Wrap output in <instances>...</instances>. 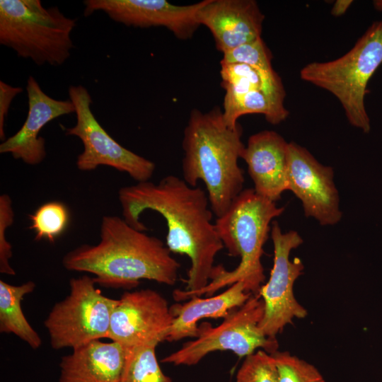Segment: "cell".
I'll return each instance as SVG.
<instances>
[{
	"instance_id": "cb8c5ba5",
	"label": "cell",
	"mask_w": 382,
	"mask_h": 382,
	"mask_svg": "<svg viewBox=\"0 0 382 382\" xmlns=\"http://www.w3.org/2000/svg\"><path fill=\"white\" fill-rule=\"evenodd\" d=\"M221 62L242 63L259 71L270 82L281 81L272 66V54L261 37L223 53Z\"/></svg>"
},
{
	"instance_id": "9c48e42d",
	"label": "cell",
	"mask_w": 382,
	"mask_h": 382,
	"mask_svg": "<svg viewBox=\"0 0 382 382\" xmlns=\"http://www.w3.org/2000/svg\"><path fill=\"white\" fill-rule=\"evenodd\" d=\"M69 97L75 108L76 122L66 129V134L78 137L83 144V151L76 159L78 169L90 171L107 166L127 173L137 183L149 180L156 168L154 163L110 137L91 110L92 98L88 89L82 85L70 86Z\"/></svg>"
},
{
	"instance_id": "603a6c76",
	"label": "cell",
	"mask_w": 382,
	"mask_h": 382,
	"mask_svg": "<svg viewBox=\"0 0 382 382\" xmlns=\"http://www.w3.org/2000/svg\"><path fill=\"white\" fill-rule=\"evenodd\" d=\"M69 218L68 208L64 203L51 201L40 206L29 216V228L34 231L35 241L46 239L53 243L66 229Z\"/></svg>"
},
{
	"instance_id": "9a60e30c",
	"label": "cell",
	"mask_w": 382,
	"mask_h": 382,
	"mask_svg": "<svg viewBox=\"0 0 382 382\" xmlns=\"http://www.w3.org/2000/svg\"><path fill=\"white\" fill-rule=\"evenodd\" d=\"M264 19L254 0H206L197 13L223 53L261 37Z\"/></svg>"
},
{
	"instance_id": "7402d4cb",
	"label": "cell",
	"mask_w": 382,
	"mask_h": 382,
	"mask_svg": "<svg viewBox=\"0 0 382 382\" xmlns=\"http://www.w3.org/2000/svg\"><path fill=\"white\" fill-rule=\"evenodd\" d=\"M157 345L150 344L126 349L120 382H173L159 365L156 354Z\"/></svg>"
},
{
	"instance_id": "7a4b0ae2",
	"label": "cell",
	"mask_w": 382,
	"mask_h": 382,
	"mask_svg": "<svg viewBox=\"0 0 382 382\" xmlns=\"http://www.w3.org/2000/svg\"><path fill=\"white\" fill-rule=\"evenodd\" d=\"M100 237L96 245L83 244L65 254L64 267L92 274L96 284L108 288H134L141 279L175 284L180 265L159 238L117 216L103 217Z\"/></svg>"
},
{
	"instance_id": "277c9868",
	"label": "cell",
	"mask_w": 382,
	"mask_h": 382,
	"mask_svg": "<svg viewBox=\"0 0 382 382\" xmlns=\"http://www.w3.org/2000/svg\"><path fill=\"white\" fill-rule=\"evenodd\" d=\"M284 210L276 202L257 194L253 188L243 190L214 222L228 255L240 257L238 265L231 271L222 265L214 266L205 287L190 293L175 289L173 292L174 299L180 301L203 294L210 296L238 282L244 283L247 292L257 294L265 278L261 257L271 230L270 223Z\"/></svg>"
},
{
	"instance_id": "2e32d148",
	"label": "cell",
	"mask_w": 382,
	"mask_h": 382,
	"mask_svg": "<svg viewBox=\"0 0 382 382\" xmlns=\"http://www.w3.org/2000/svg\"><path fill=\"white\" fill-rule=\"evenodd\" d=\"M288 148L279 134L264 130L249 137L241 156L255 192L274 202L288 190Z\"/></svg>"
},
{
	"instance_id": "5b68a950",
	"label": "cell",
	"mask_w": 382,
	"mask_h": 382,
	"mask_svg": "<svg viewBox=\"0 0 382 382\" xmlns=\"http://www.w3.org/2000/svg\"><path fill=\"white\" fill-rule=\"evenodd\" d=\"M382 64V21L374 22L342 57L313 62L300 71V78L332 94L340 103L351 125L365 134L371 122L365 107L370 79Z\"/></svg>"
},
{
	"instance_id": "52a82bcc",
	"label": "cell",
	"mask_w": 382,
	"mask_h": 382,
	"mask_svg": "<svg viewBox=\"0 0 382 382\" xmlns=\"http://www.w3.org/2000/svg\"><path fill=\"white\" fill-rule=\"evenodd\" d=\"M263 315L262 299L258 294H252L220 325L213 327L209 323L201 324L196 339L185 342L161 361L174 366H194L216 351H231L240 357H246L257 349L272 354L278 350L279 343L277 339L267 337L260 329L259 324Z\"/></svg>"
},
{
	"instance_id": "4316f807",
	"label": "cell",
	"mask_w": 382,
	"mask_h": 382,
	"mask_svg": "<svg viewBox=\"0 0 382 382\" xmlns=\"http://www.w3.org/2000/svg\"><path fill=\"white\" fill-rule=\"evenodd\" d=\"M13 221L11 199L9 195L3 194L0 196V272L8 275L16 274L9 262L12 257V247L6 238V230Z\"/></svg>"
},
{
	"instance_id": "ba28073f",
	"label": "cell",
	"mask_w": 382,
	"mask_h": 382,
	"mask_svg": "<svg viewBox=\"0 0 382 382\" xmlns=\"http://www.w3.org/2000/svg\"><path fill=\"white\" fill-rule=\"evenodd\" d=\"M96 284L87 275L69 280V294L53 306L44 321L52 349H74L108 338L117 299L104 296Z\"/></svg>"
},
{
	"instance_id": "30bf717a",
	"label": "cell",
	"mask_w": 382,
	"mask_h": 382,
	"mask_svg": "<svg viewBox=\"0 0 382 382\" xmlns=\"http://www.w3.org/2000/svg\"><path fill=\"white\" fill-rule=\"evenodd\" d=\"M271 238L274 245L273 267L267 282L257 292L264 303V315L259 324L263 333L277 339L286 325L294 318H304L307 310L296 300L294 285L304 269L300 258L290 260V253L303 242L296 231L283 233L277 221L272 223Z\"/></svg>"
},
{
	"instance_id": "f546056e",
	"label": "cell",
	"mask_w": 382,
	"mask_h": 382,
	"mask_svg": "<svg viewBox=\"0 0 382 382\" xmlns=\"http://www.w3.org/2000/svg\"><path fill=\"white\" fill-rule=\"evenodd\" d=\"M374 8L378 11H382V0H375L373 2Z\"/></svg>"
},
{
	"instance_id": "484cf974",
	"label": "cell",
	"mask_w": 382,
	"mask_h": 382,
	"mask_svg": "<svg viewBox=\"0 0 382 382\" xmlns=\"http://www.w3.org/2000/svg\"><path fill=\"white\" fill-rule=\"evenodd\" d=\"M236 382H278L272 354L259 349L247 356L236 373Z\"/></svg>"
},
{
	"instance_id": "ac0fdd59",
	"label": "cell",
	"mask_w": 382,
	"mask_h": 382,
	"mask_svg": "<svg viewBox=\"0 0 382 382\" xmlns=\"http://www.w3.org/2000/svg\"><path fill=\"white\" fill-rule=\"evenodd\" d=\"M252 294L246 291L243 282H238L219 294L207 298L195 296L185 303L173 304L170 308L173 320L166 340L196 338L199 335L197 323L201 319L225 318L243 305Z\"/></svg>"
},
{
	"instance_id": "ffe728a7",
	"label": "cell",
	"mask_w": 382,
	"mask_h": 382,
	"mask_svg": "<svg viewBox=\"0 0 382 382\" xmlns=\"http://www.w3.org/2000/svg\"><path fill=\"white\" fill-rule=\"evenodd\" d=\"M223 105L224 120L232 129L239 125L238 119L246 114H262L272 125L284 121L289 116L284 100L269 96L262 90H255L239 96L225 95Z\"/></svg>"
},
{
	"instance_id": "5bb4252c",
	"label": "cell",
	"mask_w": 382,
	"mask_h": 382,
	"mask_svg": "<svg viewBox=\"0 0 382 382\" xmlns=\"http://www.w3.org/2000/svg\"><path fill=\"white\" fill-rule=\"evenodd\" d=\"M28 112L21 129L0 144L1 154H11L29 165L40 163L46 157L45 141L40 130L52 120L75 112L73 103L47 95L32 76L27 80Z\"/></svg>"
},
{
	"instance_id": "d6986e66",
	"label": "cell",
	"mask_w": 382,
	"mask_h": 382,
	"mask_svg": "<svg viewBox=\"0 0 382 382\" xmlns=\"http://www.w3.org/2000/svg\"><path fill=\"white\" fill-rule=\"evenodd\" d=\"M35 289L33 281L12 285L0 280V332L13 334L33 349H38L42 340L26 319L21 307L23 297Z\"/></svg>"
},
{
	"instance_id": "d4e9b609",
	"label": "cell",
	"mask_w": 382,
	"mask_h": 382,
	"mask_svg": "<svg viewBox=\"0 0 382 382\" xmlns=\"http://www.w3.org/2000/svg\"><path fill=\"white\" fill-rule=\"evenodd\" d=\"M270 354L275 361L278 382H325L315 366L290 352L277 350Z\"/></svg>"
},
{
	"instance_id": "8992f818",
	"label": "cell",
	"mask_w": 382,
	"mask_h": 382,
	"mask_svg": "<svg viewBox=\"0 0 382 382\" xmlns=\"http://www.w3.org/2000/svg\"><path fill=\"white\" fill-rule=\"evenodd\" d=\"M76 19L40 0L0 1V44L39 66H60L74 47Z\"/></svg>"
},
{
	"instance_id": "7c38bea8",
	"label": "cell",
	"mask_w": 382,
	"mask_h": 382,
	"mask_svg": "<svg viewBox=\"0 0 382 382\" xmlns=\"http://www.w3.org/2000/svg\"><path fill=\"white\" fill-rule=\"evenodd\" d=\"M288 190L301 202L304 214L320 225L332 226L342 218L340 196L332 167L321 164L304 147L291 141L288 148Z\"/></svg>"
},
{
	"instance_id": "8fae6325",
	"label": "cell",
	"mask_w": 382,
	"mask_h": 382,
	"mask_svg": "<svg viewBox=\"0 0 382 382\" xmlns=\"http://www.w3.org/2000/svg\"><path fill=\"white\" fill-rule=\"evenodd\" d=\"M173 320L168 301L158 291H126L113 308L108 338L126 349L158 345L166 340Z\"/></svg>"
},
{
	"instance_id": "83f0119b",
	"label": "cell",
	"mask_w": 382,
	"mask_h": 382,
	"mask_svg": "<svg viewBox=\"0 0 382 382\" xmlns=\"http://www.w3.org/2000/svg\"><path fill=\"white\" fill-rule=\"evenodd\" d=\"M23 92L21 87H13L0 81V139L5 140L4 124L13 99Z\"/></svg>"
},
{
	"instance_id": "e0dca14e",
	"label": "cell",
	"mask_w": 382,
	"mask_h": 382,
	"mask_svg": "<svg viewBox=\"0 0 382 382\" xmlns=\"http://www.w3.org/2000/svg\"><path fill=\"white\" fill-rule=\"evenodd\" d=\"M72 349L61 358L58 382H120L126 357L123 346L98 340Z\"/></svg>"
},
{
	"instance_id": "44dd1931",
	"label": "cell",
	"mask_w": 382,
	"mask_h": 382,
	"mask_svg": "<svg viewBox=\"0 0 382 382\" xmlns=\"http://www.w3.org/2000/svg\"><path fill=\"white\" fill-rule=\"evenodd\" d=\"M220 74L226 96H239L255 90H262L277 99L284 100L285 92L282 84L266 81L252 66L242 63L221 62Z\"/></svg>"
},
{
	"instance_id": "f1b7e54d",
	"label": "cell",
	"mask_w": 382,
	"mask_h": 382,
	"mask_svg": "<svg viewBox=\"0 0 382 382\" xmlns=\"http://www.w3.org/2000/svg\"><path fill=\"white\" fill-rule=\"evenodd\" d=\"M352 0H337L331 9V14L335 17L344 15L352 5Z\"/></svg>"
},
{
	"instance_id": "3957f363",
	"label": "cell",
	"mask_w": 382,
	"mask_h": 382,
	"mask_svg": "<svg viewBox=\"0 0 382 382\" xmlns=\"http://www.w3.org/2000/svg\"><path fill=\"white\" fill-rule=\"evenodd\" d=\"M241 136L240 125L227 126L218 107L207 112L192 110L184 129L183 179L192 187L199 180L204 183L217 218L243 190V170L238 163L245 149Z\"/></svg>"
},
{
	"instance_id": "4fadbf2b",
	"label": "cell",
	"mask_w": 382,
	"mask_h": 382,
	"mask_svg": "<svg viewBox=\"0 0 382 382\" xmlns=\"http://www.w3.org/2000/svg\"><path fill=\"white\" fill-rule=\"evenodd\" d=\"M205 2L178 6L166 0H85L84 16L100 11L127 26L165 27L178 38L185 40L200 25L197 13Z\"/></svg>"
},
{
	"instance_id": "6da1fadb",
	"label": "cell",
	"mask_w": 382,
	"mask_h": 382,
	"mask_svg": "<svg viewBox=\"0 0 382 382\" xmlns=\"http://www.w3.org/2000/svg\"><path fill=\"white\" fill-rule=\"evenodd\" d=\"M118 197L123 219L139 231L146 230L140 221L144 211H154L166 221L167 248L190 260L186 292L198 291L209 283L215 257L224 247L212 222L207 192L169 175L158 183L148 180L123 187Z\"/></svg>"
}]
</instances>
